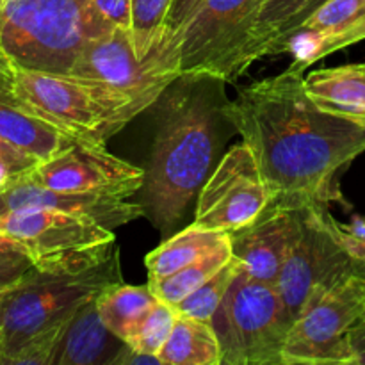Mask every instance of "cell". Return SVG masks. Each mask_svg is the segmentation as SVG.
Listing matches in <instances>:
<instances>
[{
    "instance_id": "1",
    "label": "cell",
    "mask_w": 365,
    "mask_h": 365,
    "mask_svg": "<svg viewBox=\"0 0 365 365\" xmlns=\"http://www.w3.org/2000/svg\"><path fill=\"white\" fill-rule=\"evenodd\" d=\"M303 73L289 66L246 86L225 114L252 150L271 202L324 205L339 198V171L365 152V125L319 109Z\"/></svg>"
},
{
    "instance_id": "2",
    "label": "cell",
    "mask_w": 365,
    "mask_h": 365,
    "mask_svg": "<svg viewBox=\"0 0 365 365\" xmlns=\"http://www.w3.org/2000/svg\"><path fill=\"white\" fill-rule=\"evenodd\" d=\"M227 82L180 75L157 100L155 134L145 175V212L168 232L212 173L227 141Z\"/></svg>"
},
{
    "instance_id": "3",
    "label": "cell",
    "mask_w": 365,
    "mask_h": 365,
    "mask_svg": "<svg viewBox=\"0 0 365 365\" xmlns=\"http://www.w3.org/2000/svg\"><path fill=\"white\" fill-rule=\"evenodd\" d=\"M114 29L93 0H2L0 50L14 70L70 73L89 41Z\"/></svg>"
},
{
    "instance_id": "4",
    "label": "cell",
    "mask_w": 365,
    "mask_h": 365,
    "mask_svg": "<svg viewBox=\"0 0 365 365\" xmlns=\"http://www.w3.org/2000/svg\"><path fill=\"white\" fill-rule=\"evenodd\" d=\"M123 282L120 250L73 269H32L0 305V365L36 335L68 324L89 299Z\"/></svg>"
},
{
    "instance_id": "5",
    "label": "cell",
    "mask_w": 365,
    "mask_h": 365,
    "mask_svg": "<svg viewBox=\"0 0 365 365\" xmlns=\"http://www.w3.org/2000/svg\"><path fill=\"white\" fill-rule=\"evenodd\" d=\"M7 91L21 107L75 141L95 146H106L141 114L132 100L114 89L68 73L14 70Z\"/></svg>"
},
{
    "instance_id": "6",
    "label": "cell",
    "mask_w": 365,
    "mask_h": 365,
    "mask_svg": "<svg viewBox=\"0 0 365 365\" xmlns=\"http://www.w3.org/2000/svg\"><path fill=\"white\" fill-rule=\"evenodd\" d=\"M266 0H203L164 50L180 75H207L225 82L262 59L260 13Z\"/></svg>"
},
{
    "instance_id": "7",
    "label": "cell",
    "mask_w": 365,
    "mask_h": 365,
    "mask_svg": "<svg viewBox=\"0 0 365 365\" xmlns=\"http://www.w3.org/2000/svg\"><path fill=\"white\" fill-rule=\"evenodd\" d=\"M292 323L277 285L255 280L241 264L210 321L227 365H282Z\"/></svg>"
},
{
    "instance_id": "8",
    "label": "cell",
    "mask_w": 365,
    "mask_h": 365,
    "mask_svg": "<svg viewBox=\"0 0 365 365\" xmlns=\"http://www.w3.org/2000/svg\"><path fill=\"white\" fill-rule=\"evenodd\" d=\"M364 316V277L319 285L292 323L282 365H356L351 334Z\"/></svg>"
},
{
    "instance_id": "9",
    "label": "cell",
    "mask_w": 365,
    "mask_h": 365,
    "mask_svg": "<svg viewBox=\"0 0 365 365\" xmlns=\"http://www.w3.org/2000/svg\"><path fill=\"white\" fill-rule=\"evenodd\" d=\"M0 235L24 246L41 271L88 266L116 248L114 230L52 209L0 214Z\"/></svg>"
},
{
    "instance_id": "10",
    "label": "cell",
    "mask_w": 365,
    "mask_h": 365,
    "mask_svg": "<svg viewBox=\"0 0 365 365\" xmlns=\"http://www.w3.org/2000/svg\"><path fill=\"white\" fill-rule=\"evenodd\" d=\"M68 75L100 82L146 110L180 77L178 68L160 48L146 59L135 53L130 31L114 27L82 48Z\"/></svg>"
},
{
    "instance_id": "11",
    "label": "cell",
    "mask_w": 365,
    "mask_h": 365,
    "mask_svg": "<svg viewBox=\"0 0 365 365\" xmlns=\"http://www.w3.org/2000/svg\"><path fill=\"white\" fill-rule=\"evenodd\" d=\"M353 262V257L335 234L331 214L321 203L303 207L299 232L277 282L292 319L302 312L314 289L331 285L355 273Z\"/></svg>"
},
{
    "instance_id": "12",
    "label": "cell",
    "mask_w": 365,
    "mask_h": 365,
    "mask_svg": "<svg viewBox=\"0 0 365 365\" xmlns=\"http://www.w3.org/2000/svg\"><path fill=\"white\" fill-rule=\"evenodd\" d=\"M266 180L245 141L228 148L198 192L192 225L212 232H235L269 205Z\"/></svg>"
},
{
    "instance_id": "13",
    "label": "cell",
    "mask_w": 365,
    "mask_h": 365,
    "mask_svg": "<svg viewBox=\"0 0 365 365\" xmlns=\"http://www.w3.org/2000/svg\"><path fill=\"white\" fill-rule=\"evenodd\" d=\"M27 175L43 187L130 198L145 185L146 170L107 152L106 146L73 143Z\"/></svg>"
},
{
    "instance_id": "14",
    "label": "cell",
    "mask_w": 365,
    "mask_h": 365,
    "mask_svg": "<svg viewBox=\"0 0 365 365\" xmlns=\"http://www.w3.org/2000/svg\"><path fill=\"white\" fill-rule=\"evenodd\" d=\"M24 209H52L96 221L109 230L125 227L145 216V207L128 198L98 192L56 191L36 184L27 175H18L0 185V214Z\"/></svg>"
},
{
    "instance_id": "15",
    "label": "cell",
    "mask_w": 365,
    "mask_h": 365,
    "mask_svg": "<svg viewBox=\"0 0 365 365\" xmlns=\"http://www.w3.org/2000/svg\"><path fill=\"white\" fill-rule=\"evenodd\" d=\"M303 207L269 202L255 221L230 232L232 253L255 280L277 285L299 232Z\"/></svg>"
},
{
    "instance_id": "16",
    "label": "cell",
    "mask_w": 365,
    "mask_h": 365,
    "mask_svg": "<svg viewBox=\"0 0 365 365\" xmlns=\"http://www.w3.org/2000/svg\"><path fill=\"white\" fill-rule=\"evenodd\" d=\"M96 298L89 299L73 314L64 328L50 365L113 364L114 356L123 348L125 342L106 327L98 314Z\"/></svg>"
},
{
    "instance_id": "17",
    "label": "cell",
    "mask_w": 365,
    "mask_h": 365,
    "mask_svg": "<svg viewBox=\"0 0 365 365\" xmlns=\"http://www.w3.org/2000/svg\"><path fill=\"white\" fill-rule=\"evenodd\" d=\"M9 78L0 84V138L39 163L52 159L73 143H81L21 107L7 91Z\"/></svg>"
},
{
    "instance_id": "18",
    "label": "cell",
    "mask_w": 365,
    "mask_h": 365,
    "mask_svg": "<svg viewBox=\"0 0 365 365\" xmlns=\"http://www.w3.org/2000/svg\"><path fill=\"white\" fill-rule=\"evenodd\" d=\"M303 86L319 109L365 125V63L314 70Z\"/></svg>"
},
{
    "instance_id": "19",
    "label": "cell",
    "mask_w": 365,
    "mask_h": 365,
    "mask_svg": "<svg viewBox=\"0 0 365 365\" xmlns=\"http://www.w3.org/2000/svg\"><path fill=\"white\" fill-rule=\"evenodd\" d=\"M163 365H223V349L212 324L177 314V321L159 351Z\"/></svg>"
},
{
    "instance_id": "20",
    "label": "cell",
    "mask_w": 365,
    "mask_h": 365,
    "mask_svg": "<svg viewBox=\"0 0 365 365\" xmlns=\"http://www.w3.org/2000/svg\"><path fill=\"white\" fill-rule=\"evenodd\" d=\"M159 299L150 285L118 284L96 298L98 314L106 327L123 342H130Z\"/></svg>"
},
{
    "instance_id": "21",
    "label": "cell",
    "mask_w": 365,
    "mask_h": 365,
    "mask_svg": "<svg viewBox=\"0 0 365 365\" xmlns=\"http://www.w3.org/2000/svg\"><path fill=\"white\" fill-rule=\"evenodd\" d=\"M228 235L230 232L203 230L191 223L187 228L178 232L173 237L166 239L163 245H159L146 255L145 264L148 269V280L170 277L182 267L196 262L205 253L216 248L220 242H223Z\"/></svg>"
},
{
    "instance_id": "22",
    "label": "cell",
    "mask_w": 365,
    "mask_h": 365,
    "mask_svg": "<svg viewBox=\"0 0 365 365\" xmlns=\"http://www.w3.org/2000/svg\"><path fill=\"white\" fill-rule=\"evenodd\" d=\"M232 259H234V253H232V239L228 235L223 242H220L216 248L205 253L202 259L182 267V269L170 274V277L159 278V280H148V285L157 299L173 307L178 302H182L185 296L195 292L209 278L220 273Z\"/></svg>"
},
{
    "instance_id": "23",
    "label": "cell",
    "mask_w": 365,
    "mask_h": 365,
    "mask_svg": "<svg viewBox=\"0 0 365 365\" xmlns=\"http://www.w3.org/2000/svg\"><path fill=\"white\" fill-rule=\"evenodd\" d=\"M314 0H266L259 21L262 57L284 52L285 41L294 32Z\"/></svg>"
},
{
    "instance_id": "24",
    "label": "cell",
    "mask_w": 365,
    "mask_h": 365,
    "mask_svg": "<svg viewBox=\"0 0 365 365\" xmlns=\"http://www.w3.org/2000/svg\"><path fill=\"white\" fill-rule=\"evenodd\" d=\"M362 39H365V13L359 20L353 21L348 29L334 36H327V38L307 31L294 32L287 39V43H285L284 52L292 50L294 63L291 64V68L305 71V68L316 63V61L323 59V57L330 56V53L337 52V50L346 48V46L355 45V43L362 41Z\"/></svg>"
},
{
    "instance_id": "25",
    "label": "cell",
    "mask_w": 365,
    "mask_h": 365,
    "mask_svg": "<svg viewBox=\"0 0 365 365\" xmlns=\"http://www.w3.org/2000/svg\"><path fill=\"white\" fill-rule=\"evenodd\" d=\"M171 2L173 0H132L130 38L141 59L160 48Z\"/></svg>"
},
{
    "instance_id": "26",
    "label": "cell",
    "mask_w": 365,
    "mask_h": 365,
    "mask_svg": "<svg viewBox=\"0 0 365 365\" xmlns=\"http://www.w3.org/2000/svg\"><path fill=\"white\" fill-rule=\"evenodd\" d=\"M237 269L239 262L234 257L220 273L214 274V277L209 278L205 284L200 285L195 292H191V294L185 296L182 302L173 305V309L177 310V314H182V316L210 323L214 314H216V310L220 309V305L223 303L225 296H227L228 289H230V284L232 280H234Z\"/></svg>"
},
{
    "instance_id": "27",
    "label": "cell",
    "mask_w": 365,
    "mask_h": 365,
    "mask_svg": "<svg viewBox=\"0 0 365 365\" xmlns=\"http://www.w3.org/2000/svg\"><path fill=\"white\" fill-rule=\"evenodd\" d=\"M365 13V0H324L317 6L294 32L307 31L317 36H334L348 29L353 21L359 20ZM292 32V34H294ZM291 34V36H292ZM289 36V38H291ZM287 43V41H285ZM285 48V46H284Z\"/></svg>"
},
{
    "instance_id": "28",
    "label": "cell",
    "mask_w": 365,
    "mask_h": 365,
    "mask_svg": "<svg viewBox=\"0 0 365 365\" xmlns=\"http://www.w3.org/2000/svg\"><path fill=\"white\" fill-rule=\"evenodd\" d=\"M177 321V310L171 305L164 302H157L155 307L150 310L146 319L135 331L128 346L143 353H150V355H159L163 346L166 344L168 337L171 335V330Z\"/></svg>"
},
{
    "instance_id": "29",
    "label": "cell",
    "mask_w": 365,
    "mask_h": 365,
    "mask_svg": "<svg viewBox=\"0 0 365 365\" xmlns=\"http://www.w3.org/2000/svg\"><path fill=\"white\" fill-rule=\"evenodd\" d=\"M34 267V260L24 246L0 235V287L18 284Z\"/></svg>"
},
{
    "instance_id": "30",
    "label": "cell",
    "mask_w": 365,
    "mask_h": 365,
    "mask_svg": "<svg viewBox=\"0 0 365 365\" xmlns=\"http://www.w3.org/2000/svg\"><path fill=\"white\" fill-rule=\"evenodd\" d=\"M203 0H173L168 11L166 25H164V36L163 43H160V50H166L168 45L177 38L178 32L182 31L189 18L195 14V11L202 6Z\"/></svg>"
},
{
    "instance_id": "31",
    "label": "cell",
    "mask_w": 365,
    "mask_h": 365,
    "mask_svg": "<svg viewBox=\"0 0 365 365\" xmlns=\"http://www.w3.org/2000/svg\"><path fill=\"white\" fill-rule=\"evenodd\" d=\"M331 225L339 241L344 245L353 260H365V220L355 217L349 225H341L331 216Z\"/></svg>"
},
{
    "instance_id": "32",
    "label": "cell",
    "mask_w": 365,
    "mask_h": 365,
    "mask_svg": "<svg viewBox=\"0 0 365 365\" xmlns=\"http://www.w3.org/2000/svg\"><path fill=\"white\" fill-rule=\"evenodd\" d=\"M0 164L6 166L13 177H18V175L29 173L32 168L38 166L39 160L18 150L16 146L7 143L4 138H0Z\"/></svg>"
},
{
    "instance_id": "33",
    "label": "cell",
    "mask_w": 365,
    "mask_h": 365,
    "mask_svg": "<svg viewBox=\"0 0 365 365\" xmlns=\"http://www.w3.org/2000/svg\"><path fill=\"white\" fill-rule=\"evenodd\" d=\"M96 9L102 13V16L114 27H121L130 31L132 18V0H93Z\"/></svg>"
},
{
    "instance_id": "34",
    "label": "cell",
    "mask_w": 365,
    "mask_h": 365,
    "mask_svg": "<svg viewBox=\"0 0 365 365\" xmlns=\"http://www.w3.org/2000/svg\"><path fill=\"white\" fill-rule=\"evenodd\" d=\"M110 365H163V364H160L159 356L157 355L138 351V349H134L132 346H128L127 342H125V346L118 351V355L114 356L113 364Z\"/></svg>"
},
{
    "instance_id": "35",
    "label": "cell",
    "mask_w": 365,
    "mask_h": 365,
    "mask_svg": "<svg viewBox=\"0 0 365 365\" xmlns=\"http://www.w3.org/2000/svg\"><path fill=\"white\" fill-rule=\"evenodd\" d=\"M353 351L356 356V365H365V316L359 321L351 334Z\"/></svg>"
},
{
    "instance_id": "36",
    "label": "cell",
    "mask_w": 365,
    "mask_h": 365,
    "mask_svg": "<svg viewBox=\"0 0 365 365\" xmlns=\"http://www.w3.org/2000/svg\"><path fill=\"white\" fill-rule=\"evenodd\" d=\"M0 70L4 71H9V73H13V66H11L9 59H7L6 56H4V52L0 50Z\"/></svg>"
},
{
    "instance_id": "37",
    "label": "cell",
    "mask_w": 365,
    "mask_h": 365,
    "mask_svg": "<svg viewBox=\"0 0 365 365\" xmlns=\"http://www.w3.org/2000/svg\"><path fill=\"white\" fill-rule=\"evenodd\" d=\"M11 178H13V175L9 173V170H7L6 166H2V164H0V185H4L7 180H11Z\"/></svg>"
},
{
    "instance_id": "38",
    "label": "cell",
    "mask_w": 365,
    "mask_h": 365,
    "mask_svg": "<svg viewBox=\"0 0 365 365\" xmlns=\"http://www.w3.org/2000/svg\"><path fill=\"white\" fill-rule=\"evenodd\" d=\"M353 271L365 278V260H355V262H353Z\"/></svg>"
},
{
    "instance_id": "39",
    "label": "cell",
    "mask_w": 365,
    "mask_h": 365,
    "mask_svg": "<svg viewBox=\"0 0 365 365\" xmlns=\"http://www.w3.org/2000/svg\"><path fill=\"white\" fill-rule=\"evenodd\" d=\"M323 2H324V0H314V2H312V6H310V7H309V9H307V13H305V14H303L302 21H303V20H305V18H307V16H309V14H310V13H312V11H314V9H316V7H317V6H321V4H323ZM302 21H299V24H302ZM299 24H298V25H299ZM294 31H296V29H294Z\"/></svg>"
},
{
    "instance_id": "40",
    "label": "cell",
    "mask_w": 365,
    "mask_h": 365,
    "mask_svg": "<svg viewBox=\"0 0 365 365\" xmlns=\"http://www.w3.org/2000/svg\"><path fill=\"white\" fill-rule=\"evenodd\" d=\"M14 285H16V284L6 285V287H0V305H2V302H4V298H6V294L11 291V289L14 287Z\"/></svg>"
},
{
    "instance_id": "41",
    "label": "cell",
    "mask_w": 365,
    "mask_h": 365,
    "mask_svg": "<svg viewBox=\"0 0 365 365\" xmlns=\"http://www.w3.org/2000/svg\"><path fill=\"white\" fill-rule=\"evenodd\" d=\"M11 75H13V73H9V71H4V70H0V84H2V82H6L7 78L11 77Z\"/></svg>"
},
{
    "instance_id": "42",
    "label": "cell",
    "mask_w": 365,
    "mask_h": 365,
    "mask_svg": "<svg viewBox=\"0 0 365 365\" xmlns=\"http://www.w3.org/2000/svg\"><path fill=\"white\" fill-rule=\"evenodd\" d=\"M0 4H2V0H0Z\"/></svg>"
}]
</instances>
